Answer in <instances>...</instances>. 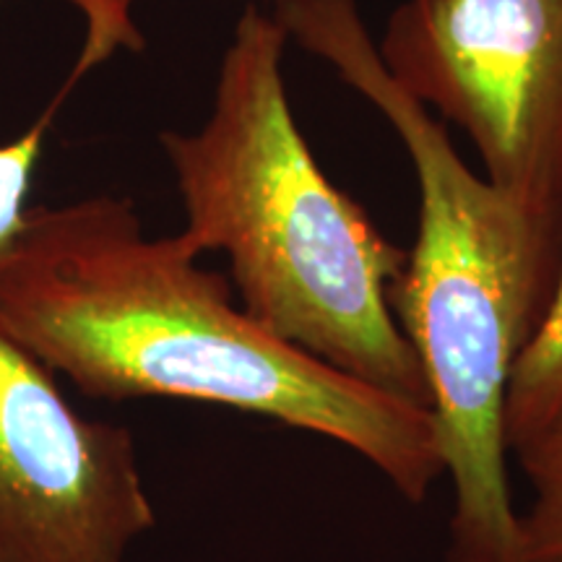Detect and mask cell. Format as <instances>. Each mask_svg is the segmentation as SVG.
Returning a JSON list of instances; mask_svg holds the SVG:
<instances>
[{
  "label": "cell",
  "instance_id": "obj_10",
  "mask_svg": "<svg viewBox=\"0 0 562 562\" xmlns=\"http://www.w3.org/2000/svg\"><path fill=\"white\" fill-rule=\"evenodd\" d=\"M0 3H3V0H0Z\"/></svg>",
  "mask_w": 562,
  "mask_h": 562
},
{
  "label": "cell",
  "instance_id": "obj_7",
  "mask_svg": "<svg viewBox=\"0 0 562 562\" xmlns=\"http://www.w3.org/2000/svg\"><path fill=\"white\" fill-rule=\"evenodd\" d=\"M510 453L533 492L529 510L518 513L521 562H562V422Z\"/></svg>",
  "mask_w": 562,
  "mask_h": 562
},
{
  "label": "cell",
  "instance_id": "obj_8",
  "mask_svg": "<svg viewBox=\"0 0 562 562\" xmlns=\"http://www.w3.org/2000/svg\"><path fill=\"white\" fill-rule=\"evenodd\" d=\"M58 102L53 104L45 115L34 121L32 128H26L19 138L0 144V269L16 250L30 220V193L32 180L37 172L47 144V131H50L53 112Z\"/></svg>",
  "mask_w": 562,
  "mask_h": 562
},
{
  "label": "cell",
  "instance_id": "obj_4",
  "mask_svg": "<svg viewBox=\"0 0 562 562\" xmlns=\"http://www.w3.org/2000/svg\"><path fill=\"white\" fill-rule=\"evenodd\" d=\"M378 53L472 138L492 186L562 209V0H404Z\"/></svg>",
  "mask_w": 562,
  "mask_h": 562
},
{
  "label": "cell",
  "instance_id": "obj_5",
  "mask_svg": "<svg viewBox=\"0 0 562 562\" xmlns=\"http://www.w3.org/2000/svg\"><path fill=\"white\" fill-rule=\"evenodd\" d=\"M154 526L133 432L0 331V562H128Z\"/></svg>",
  "mask_w": 562,
  "mask_h": 562
},
{
  "label": "cell",
  "instance_id": "obj_3",
  "mask_svg": "<svg viewBox=\"0 0 562 562\" xmlns=\"http://www.w3.org/2000/svg\"><path fill=\"white\" fill-rule=\"evenodd\" d=\"M286 30L248 5L201 128L159 136L191 248L222 252L245 313L349 378L430 409L425 372L391 307L406 250L336 188L294 121Z\"/></svg>",
  "mask_w": 562,
  "mask_h": 562
},
{
  "label": "cell",
  "instance_id": "obj_1",
  "mask_svg": "<svg viewBox=\"0 0 562 562\" xmlns=\"http://www.w3.org/2000/svg\"><path fill=\"white\" fill-rule=\"evenodd\" d=\"M0 331L89 398L227 406L339 442L412 505L442 476L430 409L279 339L128 199L30 209L0 269Z\"/></svg>",
  "mask_w": 562,
  "mask_h": 562
},
{
  "label": "cell",
  "instance_id": "obj_9",
  "mask_svg": "<svg viewBox=\"0 0 562 562\" xmlns=\"http://www.w3.org/2000/svg\"><path fill=\"white\" fill-rule=\"evenodd\" d=\"M83 24L81 50L76 55L68 87L79 83L94 68L115 58L117 53H140L146 47L144 32L136 26V0H66Z\"/></svg>",
  "mask_w": 562,
  "mask_h": 562
},
{
  "label": "cell",
  "instance_id": "obj_6",
  "mask_svg": "<svg viewBox=\"0 0 562 562\" xmlns=\"http://www.w3.org/2000/svg\"><path fill=\"white\" fill-rule=\"evenodd\" d=\"M562 422V263L547 315L513 370L505 402V442L513 451Z\"/></svg>",
  "mask_w": 562,
  "mask_h": 562
},
{
  "label": "cell",
  "instance_id": "obj_2",
  "mask_svg": "<svg viewBox=\"0 0 562 562\" xmlns=\"http://www.w3.org/2000/svg\"><path fill=\"white\" fill-rule=\"evenodd\" d=\"M271 13L381 112L409 154L419 220L391 307L425 372L453 487L448 562H521L505 402L558 284L562 209L529 206L461 159L432 110L383 66L357 0H277Z\"/></svg>",
  "mask_w": 562,
  "mask_h": 562
}]
</instances>
